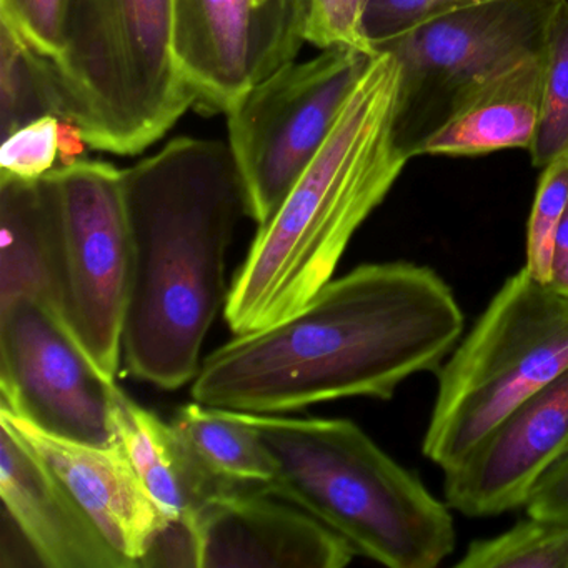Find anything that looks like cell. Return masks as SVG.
Listing matches in <instances>:
<instances>
[{
    "instance_id": "9",
    "label": "cell",
    "mask_w": 568,
    "mask_h": 568,
    "mask_svg": "<svg viewBox=\"0 0 568 568\" xmlns=\"http://www.w3.org/2000/svg\"><path fill=\"white\" fill-rule=\"evenodd\" d=\"M375 54L327 49L311 61L288 62L225 112L248 217L258 227L324 148Z\"/></svg>"
},
{
    "instance_id": "13",
    "label": "cell",
    "mask_w": 568,
    "mask_h": 568,
    "mask_svg": "<svg viewBox=\"0 0 568 568\" xmlns=\"http://www.w3.org/2000/svg\"><path fill=\"white\" fill-rule=\"evenodd\" d=\"M199 568H342L357 555L307 511L241 488L194 518Z\"/></svg>"
},
{
    "instance_id": "7",
    "label": "cell",
    "mask_w": 568,
    "mask_h": 568,
    "mask_svg": "<svg viewBox=\"0 0 568 568\" xmlns=\"http://www.w3.org/2000/svg\"><path fill=\"white\" fill-rule=\"evenodd\" d=\"M560 0H495L398 36L378 51L398 69L392 134L410 159L488 82L541 54Z\"/></svg>"
},
{
    "instance_id": "15",
    "label": "cell",
    "mask_w": 568,
    "mask_h": 568,
    "mask_svg": "<svg viewBox=\"0 0 568 568\" xmlns=\"http://www.w3.org/2000/svg\"><path fill=\"white\" fill-rule=\"evenodd\" d=\"M0 498L44 567L134 568L111 547L58 475L0 417Z\"/></svg>"
},
{
    "instance_id": "18",
    "label": "cell",
    "mask_w": 568,
    "mask_h": 568,
    "mask_svg": "<svg viewBox=\"0 0 568 568\" xmlns=\"http://www.w3.org/2000/svg\"><path fill=\"white\" fill-rule=\"evenodd\" d=\"M0 305L18 297L54 305L42 179L29 182L0 175Z\"/></svg>"
},
{
    "instance_id": "6",
    "label": "cell",
    "mask_w": 568,
    "mask_h": 568,
    "mask_svg": "<svg viewBox=\"0 0 568 568\" xmlns=\"http://www.w3.org/2000/svg\"><path fill=\"white\" fill-rule=\"evenodd\" d=\"M568 371V297L524 267L504 282L435 372L437 397L422 452L442 470L525 398Z\"/></svg>"
},
{
    "instance_id": "10",
    "label": "cell",
    "mask_w": 568,
    "mask_h": 568,
    "mask_svg": "<svg viewBox=\"0 0 568 568\" xmlns=\"http://www.w3.org/2000/svg\"><path fill=\"white\" fill-rule=\"evenodd\" d=\"M118 390L54 305L36 297L0 305V410L55 437L112 445Z\"/></svg>"
},
{
    "instance_id": "19",
    "label": "cell",
    "mask_w": 568,
    "mask_h": 568,
    "mask_svg": "<svg viewBox=\"0 0 568 568\" xmlns=\"http://www.w3.org/2000/svg\"><path fill=\"white\" fill-rule=\"evenodd\" d=\"M172 424L222 480L257 490L274 480V460L241 412L194 402L179 408Z\"/></svg>"
},
{
    "instance_id": "11",
    "label": "cell",
    "mask_w": 568,
    "mask_h": 568,
    "mask_svg": "<svg viewBox=\"0 0 568 568\" xmlns=\"http://www.w3.org/2000/svg\"><path fill=\"white\" fill-rule=\"evenodd\" d=\"M308 12L287 0H174V54L201 111L227 112L294 62Z\"/></svg>"
},
{
    "instance_id": "22",
    "label": "cell",
    "mask_w": 568,
    "mask_h": 568,
    "mask_svg": "<svg viewBox=\"0 0 568 568\" xmlns=\"http://www.w3.org/2000/svg\"><path fill=\"white\" fill-rule=\"evenodd\" d=\"M568 207V158L541 169L527 227L525 271L550 284L555 264V237Z\"/></svg>"
},
{
    "instance_id": "16",
    "label": "cell",
    "mask_w": 568,
    "mask_h": 568,
    "mask_svg": "<svg viewBox=\"0 0 568 568\" xmlns=\"http://www.w3.org/2000/svg\"><path fill=\"white\" fill-rule=\"evenodd\" d=\"M114 420L119 444L169 517L194 521L212 500L241 490L217 477L172 422L168 424L132 400L121 387L115 394Z\"/></svg>"
},
{
    "instance_id": "2",
    "label": "cell",
    "mask_w": 568,
    "mask_h": 568,
    "mask_svg": "<svg viewBox=\"0 0 568 568\" xmlns=\"http://www.w3.org/2000/svg\"><path fill=\"white\" fill-rule=\"evenodd\" d=\"M129 294L122 361L165 390L194 382L211 325L227 301L225 258L248 215L231 145L179 138L122 171Z\"/></svg>"
},
{
    "instance_id": "12",
    "label": "cell",
    "mask_w": 568,
    "mask_h": 568,
    "mask_svg": "<svg viewBox=\"0 0 568 568\" xmlns=\"http://www.w3.org/2000/svg\"><path fill=\"white\" fill-rule=\"evenodd\" d=\"M568 454V371L505 415L474 450L445 470V501L465 517L525 507L535 485Z\"/></svg>"
},
{
    "instance_id": "17",
    "label": "cell",
    "mask_w": 568,
    "mask_h": 568,
    "mask_svg": "<svg viewBox=\"0 0 568 568\" xmlns=\"http://www.w3.org/2000/svg\"><path fill=\"white\" fill-rule=\"evenodd\" d=\"M545 51L488 82L424 149V155L471 158L530 149L540 115Z\"/></svg>"
},
{
    "instance_id": "1",
    "label": "cell",
    "mask_w": 568,
    "mask_h": 568,
    "mask_svg": "<svg viewBox=\"0 0 568 568\" xmlns=\"http://www.w3.org/2000/svg\"><path fill=\"white\" fill-rule=\"evenodd\" d=\"M464 325L457 297L434 268L358 265L294 314L209 355L192 397L264 415L338 398L390 400L412 375L442 367Z\"/></svg>"
},
{
    "instance_id": "23",
    "label": "cell",
    "mask_w": 568,
    "mask_h": 568,
    "mask_svg": "<svg viewBox=\"0 0 568 568\" xmlns=\"http://www.w3.org/2000/svg\"><path fill=\"white\" fill-rule=\"evenodd\" d=\"M62 121L54 114L41 115L2 139L0 175L39 181L61 162Z\"/></svg>"
},
{
    "instance_id": "3",
    "label": "cell",
    "mask_w": 568,
    "mask_h": 568,
    "mask_svg": "<svg viewBox=\"0 0 568 568\" xmlns=\"http://www.w3.org/2000/svg\"><path fill=\"white\" fill-rule=\"evenodd\" d=\"M398 69L377 51L327 142L258 227L225 301L235 335L304 307L332 281L352 237L394 187L408 159L392 134Z\"/></svg>"
},
{
    "instance_id": "24",
    "label": "cell",
    "mask_w": 568,
    "mask_h": 568,
    "mask_svg": "<svg viewBox=\"0 0 568 568\" xmlns=\"http://www.w3.org/2000/svg\"><path fill=\"white\" fill-rule=\"evenodd\" d=\"M48 114L26 61L24 49L0 24V132L2 139L21 125Z\"/></svg>"
},
{
    "instance_id": "21",
    "label": "cell",
    "mask_w": 568,
    "mask_h": 568,
    "mask_svg": "<svg viewBox=\"0 0 568 568\" xmlns=\"http://www.w3.org/2000/svg\"><path fill=\"white\" fill-rule=\"evenodd\" d=\"M528 152L537 169L568 158V0H560L548 29L540 115Z\"/></svg>"
},
{
    "instance_id": "4",
    "label": "cell",
    "mask_w": 568,
    "mask_h": 568,
    "mask_svg": "<svg viewBox=\"0 0 568 568\" xmlns=\"http://www.w3.org/2000/svg\"><path fill=\"white\" fill-rule=\"evenodd\" d=\"M275 465L264 494L291 501L357 554L390 568H435L457 544L447 501L345 418L241 412Z\"/></svg>"
},
{
    "instance_id": "29",
    "label": "cell",
    "mask_w": 568,
    "mask_h": 568,
    "mask_svg": "<svg viewBox=\"0 0 568 568\" xmlns=\"http://www.w3.org/2000/svg\"><path fill=\"white\" fill-rule=\"evenodd\" d=\"M568 257V207L558 225L557 237H555V265Z\"/></svg>"
},
{
    "instance_id": "30",
    "label": "cell",
    "mask_w": 568,
    "mask_h": 568,
    "mask_svg": "<svg viewBox=\"0 0 568 568\" xmlns=\"http://www.w3.org/2000/svg\"><path fill=\"white\" fill-rule=\"evenodd\" d=\"M550 287L558 294L568 297V257L555 265L554 274H551Z\"/></svg>"
},
{
    "instance_id": "26",
    "label": "cell",
    "mask_w": 568,
    "mask_h": 568,
    "mask_svg": "<svg viewBox=\"0 0 568 568\" xmlns=\"http://www.w3.org/2000/svg\"><path fill=\"white\" fill-rule=\"evenodd\" d=\"M368 0H308L305 41L321 51L355 49L375 54L365 36Z\"/></svg>"
},
{
    "instance_id": "27",
    "label": "cell",
    "mask_w": 568,
    "mask_h": 568,
    "mask_svg": "<svg viewBox=\"0 0 568 568\" xmlns=\"http://www.w3.org/2000/svg\"><path fill=\"white\" fill-rule=\"evenodd\" d=\"M65 4L68 0H0V24L26 51L55 58L61 52Z\"/></svg>"
},
{
    "instance_id": "8",
    "label": "cell",
    "mask_w": 568,
    "mask_h": 568,
    "mask_svg": "<svg viewBox=\"0 0 568 568\" xmlns=\"http://www.w3.org/2000/svg\"><path fill=\"white\" fill-rule=\"evenodd\" d=\"M54 305L108 377H118L129 294L122 171L78 161L42 178Z\"/></svg>"
},
{
    "instance_id": "28",
    "label": "cell",
    "mask_w": 568,
    "mask_h": 568,
    "mask_svg": "<svg viewBox=\"0 0 568 568\" xmlns=\"http://www.w3.org/2000/svg\"><path fill=\"white\" fill-rule=\"evenodd\" d=\"M524 508L530 517L568 521V454L535 485Z\"/></svg>"
},
{
    "instance_id": "20",
    "label": "cell",
    "mask_w": 568,
    "mask_h": 568,
    "mask_svg": "<svg viewBox=\"0 0 568 568\" xmlns=\"http://www.w3.org/2000/svg\"><path fill=\"white\" fill-rule=\"evenodd\" d=\"M458 568H568V521L525 520L468 544Z\"/></svg>"
},
{
    "instance_id": "25",
    "label": "cell",
    "mask_w": 568,
    "mask_h": 568,
    "mask_svg": "<svg viewBox=\"0 0 568 568\" xmlns=\"http://www.w3.org/2000/svg\"><path fill=\"white\" fill-rule=\"evenodd\" d=\"M495 0H368L365 36L374 51L432 19Z\"/></svg>"
},
{
    "instance_id": "5",
    "label": "cell",
    "mask_w": 568,
    "mask_h": 568,
    "mask_svg": "<svg viewBox=\"0 0 568 568\" xmlns=\"http://www.w3.org/2000/svg\"><path fill=\"white\" fill-rule=\"evenodd\" d=\"M24 54L48 114L98 151L141 154L195 105L175 61L174 0H68L61 52Z\"/></svg>"
},
{
    "instance_id": "14",
    "label": "cell",
    "mask_w": 568,
    "mask_h": 568,
    "mask_svg": "<svg viewBox=\"0 0 568 568\" xmlns=\"http://www.w3.org/2000/svg\"><path fill=\"white\" fill-rule=\"evenodd\" d=\"M68 487L92 524L132 567H141L155 535L172 520L149 494L119 440L91 445L39 430L0 410Z\"/></svg>"
}]
</instances>
